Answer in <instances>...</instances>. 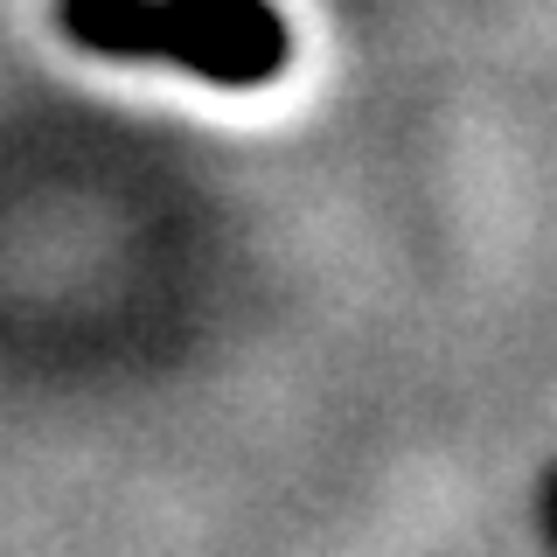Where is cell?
Instances as JSON below:
<instances>
[{
  "label": "cell",
  "mask_w": 557,
  "mask_h": 557,
  "mask_svg": "<svg viewBox=\"0 0 557 557\" xmlns=\"http://www.w3.org/2000/svg\"><path fill=\"white\" fill-rule=\"evenodd\" d=\"M57 28L91 57L174 63L223 91H258L293 63V28L272 0H57Z\"/></svg>",
  "instance_id": "obj_1"
}]
</instances>
